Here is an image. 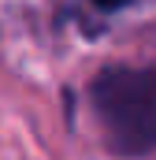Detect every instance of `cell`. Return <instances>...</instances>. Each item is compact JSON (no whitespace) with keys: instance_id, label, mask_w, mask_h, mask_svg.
Here are the masks:
<instances>
[{"instance_id":"6da1fadb","label":"cell","mask_w":156,"mask_h":160,"mask_svg":"<svg viewBox=\"0 0 156 160\" xmlns=\"http://www.w3.org/2000/svg\"><path fill=\"white\" fill-rule=\"evenodd\" d=\"M89 104L104 145L119 157H145L156 149V67L112 63L89 82Z\"/></svg>"},{"instance_id":"7a4b0ae2","label":"cell","mask_w":156,"mask_h":160,"mask_svg":"<svg viewBox=\"0 0 156 160\" xmlns=\"http://www.w3.org/2000/svg\"><path fill=\"white\" fill-rule=\"evenodd\" d=\"M97 11H123V8H130L134 0H89Z\"/></svg>"}]
</instances>
